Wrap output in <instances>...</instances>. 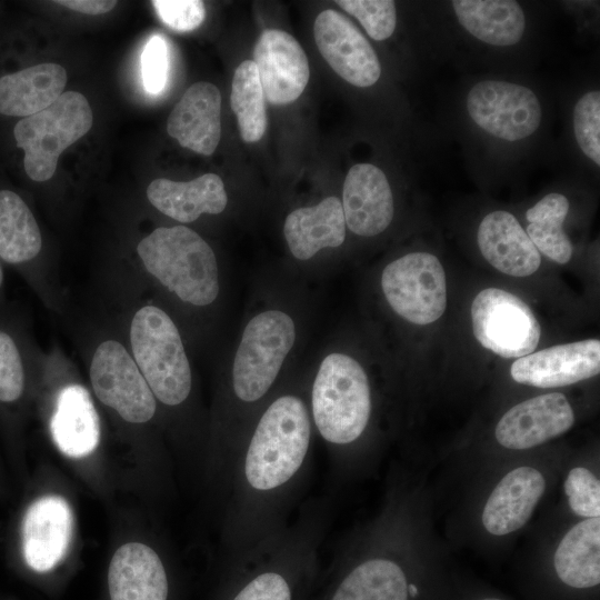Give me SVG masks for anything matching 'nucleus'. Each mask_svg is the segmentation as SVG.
Returning a JSON list of instances; mask_svg holds the SVG:
<instances>
[{"label": "nucleus", "mask_w": 600, "mask_h": 600, "mask_svg": "<svg viewBox=\"0 0 600 600\" xmlns=\"http://www.w3.org/2000/svg\"><path fill=\"white\" fill-rule=\"evenodd\" d=\"M168 47L164 39L153 36L141 56V72L144 89L151 94L160 93L167 83L169 69Z\"/></svg>", "instance_id": "36"}, {"label": "nucleus", "mask_w": 600, "mask_h": 600, "mask_svg": "<svg viewBox=\"0 0 600 600\" xmlns=\"http://www.w3.org/2000/svg\"><path fill=\"white\" fill-rule=\"evenodd\" d=\"M346 230L341 200L337 197L294 209L283 223L289 251L299 261H308L323 249L340 247L346 240Z\"/></svg>", "instance_id": "23"}, {"label": "nucleus", "mask_w": 600, "mask_h": 600, "mask_svg": "<svg viewBox=\"0 0 600 600\" xmlns=\"http://www.w3.org/2000/svg\"><path fill=\"white\" fill-rule=\"evenodd\" d=\"M573 130L581 151L600 164V92L584 93L573 109Z\"/></svg>", "instance_id": "33"}, {"label": "nucleus", "mask_w": 600, "mask_h": 600, "mask_svg": "<svg viewBox=\"0 0 600 600\" xmlns=\"http://www.w3.org/2000/svg\"><path fill=\"white\" fill-rule=\"evenodd\" d=\"M146 192L156 210L183 226L202 214H220L228 204L224 183L216 173H204L190 181L158 178Z\"/></svg>", "instance_id": "21"}, {"label": "nucleus", "mask_w": 600, "mask_h": 600, "mask_svg": "<svg viewBox=\"0 0 600 600\" xmlns=\"http://www.w3.org/2000/svg\"><path fill=\"white\" fill-rule=\"evenodd\" d=\"M253 58L263 94L270 103L288 104L302 94L310 68L306 52L291 34L278 29L262 31Z\"/></svg>", "instance_id": "14"}, {"label": "nucleus", "mask_w": 600, "mask_h": 600, "mask_svg": "<svg viewBox=\"0 0 600 600\" xmlns=\"http://www.w3.org/2000/svg\"><path fill=\"white\" fill-rule=\"evenodd\" d=\"M544 487L543 476L533 468L520 467L507 473L486 502L482 523L487 531L503 536L524 526Z\"/></svg>", "instance_id": "24"}, {"label": "nucleus", "mask_w": 600, "mask_h": 600, "mask_svg": "<svg viewBox=\"0 0 600 600\" xmlns=\"http://www.w3.org/2000/svg\"><path fill=\"white\" fill-rule=\"evenodd\" d=\"M107 284L118 308L113 319L160 410H186L193 401L194 377L177 318L119 278L108 274Z\"/></svg>", "instance_id": "3"}, {"label": "nucleus", "mask_w": 600, "mask_h": 600, "mask_svg": "<svg viewBox=\"0 0 600 600\" xmlns=\"http://www.w3.org/2000/svg\"><path fill=\"white\" fill-rule=\"evenodd\" d=\"M568 211V199L552 192L526 212L528 237L538 251L560 264L569 262L572 256L571 242L562 229Z\"/></svg>", "instance_id": "29"}, {"label": "nucleus", "mask_w": 600, "mask_h": 600, "mask_svg": "<svg viewBox=\"0 0 600 600\" xmlns=\"http://www.w3.org/2000/svg\"><path fill=\"white\" fill-rule=\"evenodd\" d=\"M28 389V372L22 351L9 332L0 329V406L21 402Z\"/></svg>", "instance_id": "31"}, {"label": "nucleus", "mask_w": 600, "mask_h": 600, "mask_svg": "<svg viewBox=\"0 0 600 600\" xmlns=\"http://www.w3.org/2000/svg\"><path fill=\"white\" fill-rule=\"evenodd\" d=\"M134 271H109L132 286L152 289L186 312L206 311L221 292L220 269L211 246L183 224L157 227L134 247Z\"/></svg>", "instance_id": "4"}, {"label": "nucleus", "mask_w": 600, "mask_h": 600, "mask_svg": "<svg viewBox=\"0 0 600 600\" xmlns=\"http://www.w3.org/2000/svg\"><path fill=\"white\" fill-rule=\"evenodd\" d=\"M600 372V341H582L553 346L516 360L512 379L537 388H557L594 377Z\"/></svg>", "instance_id": "15"}, {"label": "nucleus", "mask_w": 600, "mask_h": 600, "mask_svg": "<svg viewBox=\"0 0 600 600\" xmlns=\"http://www.w3.org/2000/svg\"><path fill=\"white\" fill-rule=\"evenodd\" d=\"M341 204L346 226L357 236L373 237L383 232L394 212L384 172L371 163L353 164L343 182Z\"/></svg>", "instance_id": "17"}, {"label": "nucleus", "mask_w": 600, "mask_h": 600, "mask_svg": "<svg viewBox=\"0 0 600 600\" xmlns=\"http://www.w3.org/2000/svg\"><path fill=\"white\" fill-rule=\"evenodd\" d=\"M314 431L328 450L338 452L358 441L372 412L369 378L357 359L332 351L318 364L308 392Z\"/></svg>", "instance_id": "6"}, {"label": "nucleus", "mask_w": 600, "mask_h": 600, "mask_svg": "<svg viewBox=\"0 0 600 600\" xmlns=\"http://www.w3.org/2000/svg\"><path fill=\"white\" fill-rule=\"evenodd\" d=\"M67 84V71L58 63H39L0 74V117L26 118L51 103Z\"/></svg>", "instance_id": "25"}, {"label": "nucleus", "mask_w": 600, "mask_h": 600, "mask_svg": "<svg viewBox=\"0 0 600 600\" xmlns=\"http://www.w3.org/2000/svg\"><path fill=\"white\" fill-rule=\"evenodd\" d=\"M558 580L577 591L594 589L600 582V518H588L563 537L553 557Z\"/></svg>", "instance_id": "26"}, {"label": "nucleus", "mask_w": 600, "mask_h": 600, "mask_svg": "<svg viewBox=\"0 0 600 600\" xmlns=\"http://www.w3.org/2000/svg\"><path fill=\"white\" fill-rule=\"evenodd\" d=\"M316 44L332 70L352 86H373L381 76L377 53L343 14L332 9L320 12L314 21Z\"/></svg>", "instance_id": "13"}, {"label": "nucleus", "mask_w": 600, "mask_h": 600, "mask_svg": "<svg viewBox=\"0 0 600 600\" xmlns=\"http://www.w3.org/2000/svg\"><path fill=\"white\" fill-rule=\"evenodd\" d=\"M476 600H507V599H503V598H500V597H494V596H486V597H480Z\"/></svg>", "instance_id": "38"}, {"label": "nucleus", "mask_w": 600, "mask_h": 600, "mask_svg": "<svg viewBox=\"0 0 600 600\" xmlns=\"http://www.w3.org/2000/svg\"><path fill=\"white\" fill-rule=\"evenodd\" d=\"M3 279H4L3 268H2L1 259H0V289H1L2 284H3Z\"/></svg>", "instance_id": "39"}, {"label": "nucleus", "mask_w": 600, "mask_h": 600, "mask_svg": "<svg viewBox=\"0 0 600 600\" xmlns=\"http://www.w3.org/2000/svg\"><path fill=\"white\" fill-rule=\"evenodd\" d=\"M424 588L397 560L368 557L334 561L322 570L312 600H422Z\"/></svg>", "instance_id": "9"}, {"label": "nucleus", "mask_w": 600, "mask_h": 600, "mask_svg": "<svg viewBox=\"0 0 600 600\" xmlns=\"http://www.w3.org/2000/svg\"><path fill=\"white\" fill-rule=\"evenodd\" d=\"M110 600H169L170 582L159 553L142 542H127L108 569Z\"/></svg>", "instance_id": "20"}, {"label": "nucleus", "mask_w": 600, "mask_h": 600, "mask_svg": "<svg viewBox=\"0 0 600 600\" xmlns=\"http://www.w3.org/2000/svg\"><path fill=\"white\" fill-rule=\"evenodd\" d=\"M328 517L324 500L307 502L294 521L229 557L221 600H312Z\"/></svg>", "instance_id": "2"}, {"label": "nucleus", "mask_w": 600, "mask_h": 600, "mask_svg": "<svg viewBox=\"0 0 600 600\" xmlns=\"http://www.w3.org/2000/svg\"><path fill=\"white\" fill-rule=\"evenodd\" d=\"M380 284L391 309L411 323H432L446 310L444 270L431 253L412 252L388 263Z\"/></svg>", "instance_id": "8"}, {"label": "nucleus", "mask_w": 600, "mask_h": 600, "mask_svg": "<svg viewBox=\"0 0 600 600\" xmlns=\"http://www.w3.org/2000/svg\"><path fill=\"white\" fill-rule=\"evenodd\" d=\"M479 249L497 270L513 277H527L538 270L541 257L513 214L496 210L478 228Z\"/></svg>", "instance_id": "22"}, {"label": "nucleus", "mask_w": 600, "mask_h": 600, "mask_svg": "<svg viewBox=\"0 0 600 600\" xmlns=\"http://www.w3.org/2000/svg\"><path fill=\"white\" fill-rule=\"evenodd\" d=\"M472 330L478 342L502 358H521L537 348L541 327L517 296L497 288L480 291L471 304Z\"/></svg>", "instance_id": "10"}, {"label": "nucleus", "mask_w": 600, "mask_h": 600, "mask_svg": "<svg viewBox=\"0 0 600 600\" xmlns=\"http://www.w3.org/2000/svg\"><path fill=\"white\" fill-rule=\"evenodd\" d=\"M167 131L182 148L211 156L221 137V94L207 81L191 84L168 117Z\"/></svg>", "instance_id": "18"}, {"label": "nucleus", "mask_w": 600, "mask_h": 600, "mask_svg": "<svg viewBox=\"0 0 600 600\" xmlns=\"http://www.w3.org/2000/svg\"><path fill=\"white\" fill-rule=\"evenodd\" d=\"M313 432L308 397L300 390L276 391L258 413L236 453L222 499L229 557L288 521L309 473Z\"/></svg>", "instance_id": "1"}, {"label": "nucleus", "mask_w": 600, "mask_h": 600, "mask_svg": "<svg viewBox=\"0 0 600 600\" xmlns=\"http://www.w3.org/2000/svg\"><path fill=\"white\" fill-rule=\"evenodd\" d=\"M564 492L571 510L581 517L600 516V481L586 468H573L564 482Z\"/></svg>", "instance_id": "34"}, {"label": "nucleus", "mask_w": 600, "mask_h": 600, "mask_svg": "<svg viewBox=\"0 0 600 600\" xmlns=\"http://www.w3.org/2000/svg\"><path fill=\"white\" fill-rule=\"evenodd\" d=\"M230 104L242 140L259 141L266 132L267 114L262 86L252 60H244L236 68Z\"/></svg>", "instance_id": "30"}, {"label": "nucleus", "mask_w": 600, "mask_h": 600, "mask_svg": "<svg viewBox=\"0 0 600 600\" xmlns=\"http://www.w3.org/2000/svg\"><path fill=\"white\" fill-rule=\"evenodd\" d=\"M467 110L483 131L510 142L533 134L542 118L540 101L531 89L499 80L474 84L467 96Z\"/></svg>", "instance_id": "11"}, {"label": "nucleus", "mask_w": 600, "mask_h": 600, "mask_svg": "<svg viewBox=\"0 0 600 600\" xmlns=\"http://www.w3.org/2000/svg\"><path fill=\"white\" fill-rule=\"evenodd\" d=\"M50 436L68 458L90 456L100 442L99 416L90 392L77 382L58 390L49 419Z\"/></svg>", "instance_id": "19"}, {"label": "nucleus", "mask_w": 600, "mask_h": 600, "mask_svg": "<svg viewBox=\"0 0 600 600\" xmlns=\"http://www.w3.org/2000/svg\"><path fill=\"white\" fill-rule=\"evenodd\" d=\"M92 124L91 107L77 91L63 92L46 109L19 119L12 127V140L23 153L27 177L34 182L50 180L60 154L87 134Z\"/></svg>", "instance_id": "7"}, {"label": "nucleus", "mask_w": 600, "mask_h": 600, "mask_svg": "<svg viewBox=\"0 0 600 600\" xmlns=\"http://www.w3.org/2000/svg\"><path fill=\"white\" fill-rule=\"evenodd\" d=\"M79 344L90 390L103 408L132 428L157 420L159 404L113 317L89 321L80 331Z\"/></svg>", "instance_id": "5"}, {"label": "nucleus", "mask_w": 600, "mask_h": 600, "mask_svg": "<svg viewBox=\"0 0 600 600\" xmlns=\"http://www.w3.org/2000/svg\"><path fill=\"white\" fill-rule=\"evenodd\" d=\"M160 20L177 32L197 29L206 18V8L199 0L151 1Z\"/></svg>", "instance_id": "35"}, {"label": "nucleus", "mask_w": 600, "mask_h": 600, "mask_svg": "<svg viewBox=\"0 0 600 600\" xmlns=\"http://www.w3.org/2000/svg\"><path fill=\"white\" fill-rule=\"evenodd\" d=\"M336 3L356 17L373 40H386L396 29L397 9L391 0H338Z\"/></svg>", "instance_id": "32"}, {"label": "nucleus", "mask_w": 600, "mask_h": 600, "mask_svg": "<svg viewBox=\"0 0 600 600\" xmlns=\"http://www.w3.org/2000/svg\"><path fill=\"white\" fill-rule=\"evenodd\" d=\"M73 513L60 496L33 499L23 510L18 529L22 561L36 572H48L66 557L73 534Z\"/></svg>", "instance_id": "12"}, {"label": "nucleus", "mask_w": 600, "mask_h": 600, "mask_svg": "<svg viewBox=\"0 0 600 600\" xmlns=\"http://www.w3.org/2000/svg\"><path fill=\"white\" fill-rule=\"evenodd\" d=\"M42 250V233L26 200L0 188V259L13 266H39Z\"/></svg>", "instance_id": "28"}, {"label": "nucleus", "mask_w": 600, "mask_h": 600, "mask_svg": "<svg viewBox=\"0 0 600 600\" xmlns=\"http://www.w3.org/2000/svg\"><path fill=\"white\" fill-rule=\"evenodd\" d=\"M54 3L61 4L73 11L86 14H102L111 11L117 1L111 0H58Z\"/></svg>", "instance_id": "37"}, {"label": "nucleus", "mask_w": 600, "mask_h": 600, "mask_svg": "<svg viewBox=\"0 0 600 600\" xmlns=\"http://www.w3.org/2000/svg\"><path fill=\"white\" fill-rule=\"evenodd\" d=\"M573 422L574 414L567 398L552 392L508 410L496 427V438L508 449L523 450L564 433Z\"/></svg>", "instance_id": "16"}, {"label": "nucleus", "mask_w": 600, "mask_h": 600, "mask_svg": "<svg viewBox=\"0 0 600 600\" xmlns=\"http://www.w3.org/2000/svg\"><path fill=\"white\" fill-rule=\"evenodd\" d=\"M452 8L459 23L484 43L509 47L524 33V12L517 1L454 0Z\"/></svg>", "instance_id": "27"}]
</instances>
